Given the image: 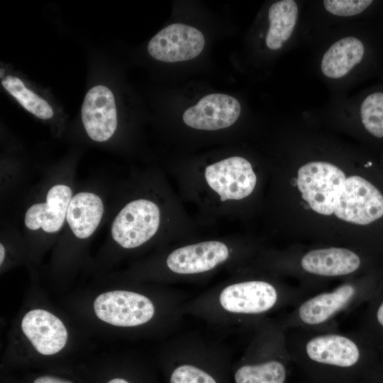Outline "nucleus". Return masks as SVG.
<instances>
[{
	"instance_id": "1",
	"label": "nucleus",
	"mask_w": 383,
	"mask_h": 383,
	"mask_svg": "<svg viewBox=\"0 0 383 383\" xmlns=\"http://www.w3.org/2000/svg\"><path fill=\"white\" fill-rule=\"evenodd\" d=\"M291 360L321 383H350L366 358L359 334L338 328L287 330Z\"/></svg>"
},
{
	"instance_id": "2",
	"label": "nucleus",
	"mask_w": 383,
	"mask_h": 383,
	"mask_svg": "<svg viewBox=\"0 0 383 383\" xmlns=\"http://www.w3.org/2000/svg\"><path fill=\"white\" fill-rule=\"evenodd\" d=\"M366 296V287L362 282L345 281L333 289L305 296L279 323L286 331L335 329L337 318L352 311Z\"/></svg>"
},
{
	"instance_id": "3",
	"label": "nucleus",
	"mask_w": 383,
	"mask_h": 383,
	"mask_svg": "<svg viewBox=\"0 0 383 383\" xmlns=\"http://www.w3.org/2000/svg\"><path fill=\"white\" fill-rule=\"evenodd\" d=\"M286 334L279 323L262 326L250 352L235 368L233 383H287L292 360Z\"/></svg>"
},
{
	"instance_id": "4",
	"label": "nucleus",
	"mask_w": 383,
	"mask_h": 383,
	"mask_svg": "<svg viewBox=\"0 0 383 383\" xmlns=\"http://www.w3.org/2000/svg\"><path fill=\"white\" fill-rule=\"evenodd\" d=\"M309 294L301 288L281 286L265 279H248L231 284L220 292L221 307L233 314L261 317L285 306H294Z\"/></svg>"
},
{
	"instance_id": "5",
	"label": "nucleus",
	"mask_w": 383,
	"mask_h": 383,
	"mask_svg": "<svg viewBox=\"0 0 383 383\" xmlns=\"http://www.w3.org/2000/svg\"><path fill=\"white\" fill-rule=\"evenodd\" d=\"M375 30H368L362 35L343 37L333 43L321 60L323 74L339 79L351 71L360 69L366 74L383 71V45Z\"/></svg>"
},
{
	"instance_id": "6",
	"label": "nucleus",
	"mask_w": 383,
	"mask_h": 383,
	"mask_svg": "<svg viewBox=\"0 0 383 383\" xmlns=\"http://www.w3.org/2000/svg\"><path fill=\"white\" fill-rule=\"evenodd\" d=\"M199 179L209 196L224 207L248 197L257 184L251 163L241 156H231L206 165Z\"/></svg>"
},
{
	"instance_id": "7",
	"label": "nucleus",
	"mask_w": 383,
	"mask_h": 383,
	"mask_svg": "<svg viewBox=\"0 0 383 383\" xmlns=\"http://www.w3.org/2000/svg\"><path fill=\"white\" fill-rule=\"evenodd\" d=\"M162 223L160 206L148 198H138L127 203L114 218L111 235L121 247L133 249L149 241Z\"/></svg>"
},
{
	"instance_id": "8",
	"label": "nucleus",
	"mask_w": 383,
	"mask_h": 383,
	"mask_svg": "<svg viewBox=\"0 0 383 383\" xmlns=\"http://www.w3.org/2000/svg\"><path fill=\"white\" fill-rule=\"evenodd\" d=\"M346 179L337 166L326 162H310L298 170L297 186L302 198L314 211L331 215Z\"/></svg>"
},
{
	"instance_id": "9",
	"label": "nucleus",
	"mask_w": 383,
	"mask_h": 383,
	"mask_svg": "<svg viewBox=\"0 0 383 383\" xmlns=\"http://www.w3.org/2000/svg\"><path fill=\"white\" fill-rule=\"evenodd\" d=\"M333 213L347 222L370 224L383 216V195L365 178L349 177L338 195Z\"/></svg>"
},
{
	"instance_id": "10",
	"label": "nucleus",
	"mask_w": 383,
	"mask_h": 383,
	"mask_svg": "<svg viewBox=\"0 0 383 383\" xmlns=\"http://www.w3.org/2000/svg\"><path fill=\"white\" fill-rule=\"evenodd\" d=\"M96 316L120 327H135L150 321L155 306L147 296L133 292L114 290L99 294L94 301Z\"/></svg>"
},
{
	"instance_id": "11",
	"label": "nucleus",
	"mask_w": 383,
	"mask_h": 383,
	"mask_svg": "<svg viewBox=\"0 0 383 383\" xmlns=\"http://www.w3.org/2000/svg\"><path fill=\"white\" fill-rule=\"evenodd\" d=\"M232 248L217 240L201 241L181 246L166 258V266L179 275H195L211 271L228 261Z\"/></svg>"
},
{
	"instance_id": "12",
	"label": "nucleus",
	"mask_w": 383,
	"mask_h": 383,
	"mask_svg": "<svg viewBox=\"0 0 383 383\" xmlns=\"http://www.w3.org/2000/svg\"><path fill=\"white\" fill-rule=\"evenodd\" d=\"M204 44V37L198 29L185 24L174 23L151 38L148 51L155 60L176 62L197 57Z\"/></svg>"
},
{
	"instance_id": "13",
	"label": "nucleus",
	"mask_w": 383,
	"mask_h": 383,
	"mask_svg": "<svg viewBox=\"0 0 383 383\" xmlns=\"http://www.w3.org/2000/svg\"><path fill=\"white\" fill-rule=\"evenodd\" d=\"M362 258L355 251L340 247L313 249L299 260V269L308 276L330 279L346 277L362 267Z\"/></svg>"
},
{
	"instance_id": "14",
	"label": "nucleus",
	"mask_w": 383,
	"mask_h": 383,
	"mask_svg": "<svg viewBox=\"0 0 383 383\" xmlns=\"http://www.w3.org/2000/svg\"><path fill=\"white\" fill-rule=\"evenodd\" d=\"M241 106L234 97L225 94H210L183 113L189 127L203 131H216L232 126L240 116Z\"/></svg>"
},
{
	"instance_id": "15",
	"label": "nucleus",
	"mask_w": 383,
	"mask_h": 383,
	"mask_svg": "<svg viewBox=\"0 0 383 383\" xmlns=\"http://www.w3.org/2000/svg\"><path fill=\"white\" fill-rule=\"evenodd\" d=\"M82 121L88 136L104 142L117 127V112L111 91L104 85L92 87L87 93L81 111Z\"/></svg>"
},
{
	"instance_id": "16",
	"label": "nucleus",
	"mask_w": 383,
	"mask_h": 383,
	"mask_svg": "<svg viewBox=\"0 0 383 383\" xmlns=\"http://www.w3.org/2000/svg\"><path fill=\"white\" fill-rule=\"evenodd\" d=\"M21 329L35 349L44 355L57 353L67 343L68 333L62 321L43 309H33L26 313Z\"/></svg>"
},
{
	"instance_id": "17",
	"label": "nucleus",
	"mask_w": 383,
	"mask_h": 383,
	"mask_svg": "<svg viewBox=\"0 0 383 383\" xmlns=\"http://www.w3.org/2000/svg\"><path fill=\"white\" fill-rule=\"evenodd\" d=\"M72 196V189L67 185L52 186L47 193L45 203L33 204L26 211V226L32 231L41 228L48 233L58 232L65 223Z\"/></svg>"
},
{
	"instance_id": "18",
	"label": "nucleus",
	"mask_w": 383,
	"mask_h": 383,
	"mask_svg": "<svg viewBox=\"0 0 383 383\" xmlns=\"http://www.w3.org/2000/svg\"><path fill=\"white\" fill-rule=\"evenodd\" d=\"M104 211V203L99 195L82 192L72 196L68 206L66 221L77 238L85 239L96 230Z\"/></svg>"
},
{
	"instance_id": "19",
	"label": "nucleus",
	"mask_w": 383,
	"mask_h": 383,
	"mask_svg": "<svg viewBox=\"0 0 383 383\" xmlns=\"http://www.w3.org/2000/svg\"><path fill=\"white\" fill-rule=\"evenodd\" d=\"M299 18V6L294 0L273 3L268 11L269 28L265 37L267 47L281 49L294 32Z\"/></svg>"
},
{
	"instance_id": "20",
	"label": "nucleus",
	"mask_w": 383,
	"mask_h": 383,
	"mask_svg": "<svg viewBox=\"0 0 383 383\" xmlns=\"http://www.w3.org/2000/svg\"><path fill=\"white\" fill-rule=\"evenodd\" d=\"M168 383H228V378L221 365L183 360L172 366Z\"/></svg>"
},
{
	"instance_id": "21",
	"label": "nucleus",
	"mask_w": 383,
	"mask_h": 383,
	"mask_svg": "<svg viewBox=\"0 0 383 383\" xmlns=\"http://www.w3.org/2000/svg\"><path fill=\"white\" fill-rule=\"evenodd\" d=\"M357 113L365 131L374 138L383 139V85L369 89L361 96Z\"/></svg>"
},
{
	"instance_id": "22",
	"label": "nucleus",
	"mask_w": 383,
	"mask_h": 383,
	"mask_svg": "<svg viewBox=\"0 0 383 383\" xmlns=\"http://www.w3.org/2000/svg\"><path fill=\"white\" fill-rule=\"evenodd\" d=\"M1 84L27 111L39 118L46 120L52 117L53 110L49 104L33 91L28 89L17 77H5Z\"/></svg>"
},
{
	"instance_id": "23",
	"label": "nucleus",
	"mask_w": 383,
	"mask_h": 383,
	"mask_svg": "<svg viewBox=\"0 0 383 383\" xmlns=\"http://www.w3.org/2000/svg\"><path fill=\"white\" fill-rule=\"evenodd\" d=\"M324 9L330 13L341 17L355 16L382 10V2L371 0H325Z\"/></svg>"
},
{
	"instance_id": "24",
	"label": "nucleus",
	"mask_w": 383,
	"mask_h": 383,
	"mask_svg": "<svg viewBox=\"0 0 383 383\" xmlns=\"http://www.w3.org/2000/svg\"><path fill=\"white\" fill-rule=\"evenodd\" d=\"M373 320L374 323L383 329V299L380 300L373 311Z\"/></svg>"
},
{
	"instance_id": "25",
	"label": "nucleus",
	"mask_w": 383,
	"mask_h": 383,
	"mask_svg": "<svg viewBox=\"0 0 383 383\" xmlns=\"http://www.w3.org/2000/svg\"><path fill=\"white\" fill-rule=\"evenodd\" d=\"M33 383H72L70 381L60 379L52 376H42L38 377Z\"/></svg>"
},
{
	"instance_id": "26",
	"label": "nucleus",
	"mask_w": 383,
	"mask_h": 383,
	"mask_svg": "<svg viewBox=\"0 0 383 383\" xmlns=\"http://www.w3.org/2000/svg\"><path fill=\"white\" fill-rule=\"evenodd\" d=\"M5 257V248L2 243L0 244V264L2 265Z\"/></svg>"
},
{
	"instance_id": "27",
	"label": "nucleus",
	"mask_w": 383,
	"mask_h": 383,
	"mask_svg": "<svg viewBox=\"0 0 383 383\" xmlns=\"http://www.w3.org/2000/svg\"><path fill=\"white\" fill-rule=\"evenodd\" d=\"M107 383H130V382L123 378H114L109 381Z\"/></svg>"
},
{
	"instance_id": "28",
	"label": "nucleus",
	"mask_w": 383,
	"mask_h": 383,
	"mask_svg": "<svg viewBox=\"0 0 383 383\" xmlns=\"http://www.w3.org/2000/svg\"><path fill=\"white\" fill-rule=\"evenodd\" d=\"M4 70H1V77H3L4 76Z\"/></svg>"
}]
</instances>
